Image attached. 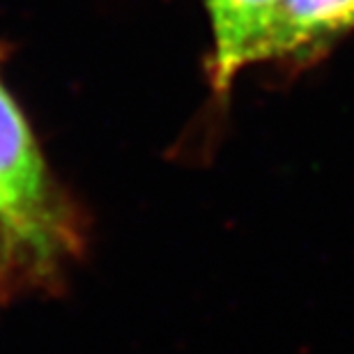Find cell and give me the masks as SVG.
I'll return each mask as SVG.
<instances>
[{
  "label": "cell",
  "mask_w": 354,
  "mask_h": 354,
  "mask_svg": "<svg viewBox=\"0 0 354 354\" xmlns=\"http://www.w3.org/2000/svg\"><path fill=\"white\" fill-rule=\"evenodd\" d=\"M0 201L48 265L76 244V225L26 115L0 81Z\"/></svg>",
  "instance_id": "obj_1"
},
{
  "label": "cell",
  "mask_w": 354,
  "mask_h": 354,
  "mask_svg": "<svg viewBox=\"0 0 354 354\" xmlns=\"http://www.w3.org/2000/svg\"><path fill=\"white\" fill-rule=\"evenodd\" d=\"M354 30V0H283L260 62L304 67Z\"/></svg>",
  "instance_id": "obj_2"
},
{
  "label": "cell",
  "mask_w": 354,
  "mask_h": 354,
  "mask_svg": "<svg viewBox=\"0 0 354 354\" xmlns=\"http://www.w3.org/2000/svg\"><path fill=\"white\" fill-rule=\"evenodd\" d=\"M212 28V83L225 92L244 67L258 65L283 0H203Z\"/></svg>",
  "instance_id": "obj_3"
},
{
  "label": "cell",
  "mask_w": 354,
  "mask_h": 354,
  "mask_svg": "<svg viewBox=\"0 0 354 354\" xmlns=\"http://www.w3.org/2000/svg\"><path fill=\"white\" fill-rule=\"evenodd\" d=\"M44 267L51 265L0 201V295H5L26 274L41 272Z\"/></svg>",
  "instance_id": "obj_4"
}]
</instances>
